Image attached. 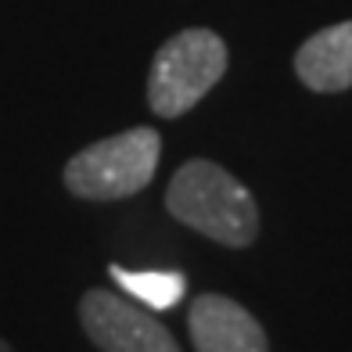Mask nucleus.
Wrapping results in <instances>:
<instances>
[{
  "mask_svg": "<svg viewBox=\"0 0 352 352\" xmlns=\"http://www.w3.org/2000/svg\"><path fill=\"white\" fill-rule=\"evenodd\" d=\"M166 212L216 245L248 248L259 237L255 195L212 158H190L166 187Z\"/></svg>",
  "mask_w": 352,
  "mask_h": 352,
  "instance_id": "obj_1",
  "label": "nucleus"
},
{
  "mask_svg": "<svg viewBox=\"0 0 352 352\" xmlns=\"http://www.w3.org/2000/svg\"><path fill=\"white\" fill-rule=\"evenodd\" d=\"M158 158H162V137L155 126H130L79 148L65 162L61 180L69 195L83 201H122L140 195L155 180Z\"/></svg>",
  "mask_w": 352,
  "mask_h": 352,
  "instance_id": "obj_2",
  "label": "nucleus"
},
{
  "mask_svg": "<svg viewBox=\"0 0 352 352\" xmlns=\"http://www.w3.org/2000/svg\"><path fill=\"white\" fill-rule=\"evenodd\" d=\"M230 65V51L212 29H180L151 58L148 108L158 119H180L209 94Z\"/></svg>",
  "mask_w": 352,
  "mask_h": 352,
  "instance_id": "obj_3",
  "label": "nucleus"
},
{
  "mask_svg": "<svg viewBox=\"0 0 352 352\" xmlns=\"http://www.w3.org/2000/svg\"><path fill=\"white\" fill-rule=\"evenodd\" d=\"M79 324L101 352H180L169 327L158 324L151 309L104 287H90L79 298Z\"/></svg>",
  "mask_w": 352,
  "mask_h": 352,
  "instance_id": "obj_4",
  "label": "nucleus"
},
{
  "mask_svg": "<svg viewBox=\"0 0 352 352\" xmlns=\"http://www.w3.org/2000/svg\"><path fill=\"white\" fill-rule=\"evenodd\" d=\"M187 331L195 352H270L266 327L237 298L219 292H205L190 302Z\"/></svg>",
  "mask_w": 352,
  "mask_h": 352,
  "instance_id": "obj_5",
  "label": "nucleus"
},
{
  "mask_svg": "<svg viewBox=\"0 0 352 352\" xmlns=\"http://www.w3.org/2000/svg\"><path fill=\"white\" fill-rule=\"evenodd\" d=\"M295 76L313 94L352 90V19L313 33L295 51Z\"/></svg>",
  "mask_w": 352,
  "mask_h": 352,
  "instance_id": "obj_6",
  "label": "nucleus"
},
{
  "mask_svg": "<svg viewBox=\"0 0 352 352\" xmlns=\"http://www.w3.org/2000/svg\"><path fill=\"white\" fill-rule=\"evenodd\" d=\"M108 277L119 284L126 298H133L144 309H173L187 295V277L176 270H126L111 263Z\"/></svg>",
  "mask_w": 352,
  "mask_h": 352,
  "instance_id": "obj_7",
  "label": "nucleus"
},
{
  "mask_svg": "<svg viewBox=\"0 0 352 352\" xmlns=\"http://www.w3.org/2000/svg\"><path fill=\"white\" fill-rule=\"evenodd\" d=\"M0 352H14V349H11V345H8L4 338H0Z\"/></svg>",
  "mask_w": 352,
  "mask_h": 352,
  "instance_id": "obj_8",
  "label": "nucleus"
}]
</instances>
